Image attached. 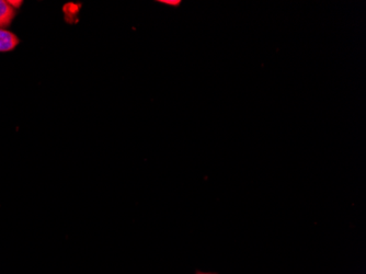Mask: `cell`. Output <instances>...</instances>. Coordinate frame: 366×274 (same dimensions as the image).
Listing matches in <instances>:
<instances>
[{
    "label": "cell",
    "instance_id": "cell-5",
    "mask_svg": "<svg viewBox=\"0 0 366 274\" xmlns=\"http://www.w3.org/2000/svg\"><path fill=\"white\" fill-rule=\"evenodd\" d=\"M195 274H215V273H205V272H197Z\"/></svg>",
    "mask_w": 366,
    "mask_h": 274
},
{
    "label": "cell",
    "instance_id": "cell-3",
    "mask_svg": "<svg viewBox=\"0 0 366 274\" xmlns=\"http://www.w3.org/2000/svg\"><path fill=\"white\" fill-rule=\"evenodd\" d=\"M8 3H9L10 5L13 6H13H20V5H21L22 1H18V3H17V1H8Z\"/></svg>",
    "mask_w": 366,
    "mask_h": 274
},
{
    "label": "cell",
    "instance_id": "cell-2",
    "mask_svg": "<svg viewBox=\"0 0 366 274\" xmlns=\"http://www.w3.org/2000/svg\"><path fill=\"white\" fill-rule=\"evenodd\" d=\"M15 8L5 0H0V29L7 27L15 18Z\"/></svg>",
    "mask_w": 366,
    "mask_h": 274
},
{
    "label": "cell",
    "instance_id": "cell-4",
    "mask_svg": "<svg viewBox=\"0 0 366 274\" xmlns=\"http://www.w3.org/2000/svg\"><path fill=\"white\" fill-rule=\"evenodd\" d=\"M163 3L169 4V5H178L179 1H163Z\"/></svg>",
    "mask_w": 366,
    "mask_h": 274
},
{
    "label": "cell",
    "instance_id": "cell-1",
    "mask_svg": "<svg viewBox=\"0 0 366 274\" xmlns=\"http://www.w3.org/2000/svg\"><path fill=\"white\" fill-rule=\"evenodd\" d=\"M19 43V40L13 32L0 29V52L13 51Z\"/></svg>",
    "mask_w": 366,
    "mask_h": 274
}]
</instances>
